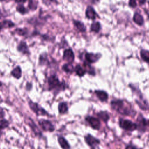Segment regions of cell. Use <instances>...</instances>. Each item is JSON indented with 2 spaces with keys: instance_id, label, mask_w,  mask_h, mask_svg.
<instances>
[{
  "instance_id": "6da1fadb",
  "label": "cell",
  "mask_w": 149,
  "mask_h": 149,
  "mask_svg": "<svg viewBox=\"0 0 149 149\" xmlns=\"http://www.w3.org/2000/svg\"><path fill=\"white\" fill-rule=\"evenodd\" d=\"M111 104L112 109L116 111L119 113L125 115H127L130 114V107H127L123 101L119 100H114L111 101Z\"/></svg>"
},
{
  "instance_id": "7a4b0ae2",
  "label": "cell",
  "mask_w": 149,
  "mask_h": 149,
  "mask_svg": "<svg viewBox=\"0 0 149 149\" xmlns=\"http://www.w3.org/2000/svg\"><path fill=\"white\" fill-rule=\"evenodd\" d=\"M48 85L49 90H57L64 88V85L63 83H60L59 79L55 76H51L48 79Z\"/></svg>"
},
{
  "instance_id": "3957f363",
  "label": "cell",
  "mask_w": 149,
  "mask_h": 149,
  "mask_svg": "<svg viewBox=\"0 0 149 149\" xmlns=\"http://www.w3.org/2000/svg\"><path fill=\"white\" fill-rule=\"evenodd\" d=\"M119 125L123 129L129 131H133L137 127V125L135 123L125 119H120Z\"/></svg>"
},
{
  "instance_id": "277c9868",
  "label": "cell",
  "mask_w": 149,
  "mask_h": 149,
  "mask_svg": "<svg viewBox=\"0 0 149 149\" xmlns=\"http://www.w3.org/2000/svg\"><path fill=\"white\" fill-rule=\"evenodd\" d=\"M29 105L31 110L36 113L37 115H48L47 112L45 110H44L42 107H41L37 103H34L31 101L29 102Z\"/></svg>"
},
{
  "instance_id": "5b68a950",
  "label": "cell",
  "mask_w": 149,
  "mask_h": 149,
  "mask_svg": "<svg viewBox=\"0 0 149 149\" xmlns=\"http://www.w3.org/2000/svg\"><path fill=\"white\" fill-rule=\"evenodd\" d=\"M38 123L41 127L45 131H49V132H53L55 129L54 125L52 123L48 120L41 119L38 121Z\"/></svg>"
},
{
  "instance_id": "8992f818",
  "label": "cell",
  "mask_w": 149,
  "mask_h": 149,
  "mask_svg": "<svg viewBox=\"0 0 149 149\" xmlns=\"http://www.w3.org/2000/svg\"><path fill=\"white\" fill-rule=\"evenodd\" d=\"M84 139L87 144L93 149H94L95 146L100 143V141L98 139H95L90 134H87L86 136H85Z\"/></svg>"
},
{
  "instance_id": "52a82bcc",
  "label": "cell",
  "mask_w": 149,
  "mask_h": 149,
  "mask_svg": "<svg viewBox=\"0 0 149 149\" xmlns=\"http://www.w3.org/2000/svg\"><path fill=\"white\" fill-rule=\"evenodd\" d=\"M86 120L93 129H99L100 127V122L97 118L92 116H87L86 118Z\"/></svg>"
},
{
  "instance_id": "ba28073f",
  "label": "cell",
  "mask_w": 149,
  "mask_h": 149,
  "mask_svg": "<svg viewBox=\"0 0 149 149\" xmlns=\"http://www.w3.org/2000/svg\"><path fill=\"white\" fill-rule=\"evenodd\" d=\"M63 58L69 63H71L74 59V55L72 50L70 49H66L63 52Z\"/></svg>"
},
{
  "instance_id": "9c48e42d",
  "label": "cell",
  "mask_w": 149,
  "mask_h": 149,
  "mask_svg": "<svg viewBox=\"0 0 149 149\" xmlns=\"http://www.w3.org/2000/svg\"><path fill=\"white\" fill-rule=\"evenodd\" d=\"M28 121V124L29 125V126H30V127L31 128L32 130L34 132V133H35L36 135L37 136H41L42 133L40 131V130L39 129V128L36 126V125L34 123V122L33 121V120H31V119L29 118Z\"/></svg>"
},
{
  "instance_id": "30bf717a",
  "label": "cell",
  "mask_w": 149,
  "mask_h": 149,
  "mask_svg": "<svg viewBox=\"0 0 149 149\" xmlns=\"http://www.w3.org/2000/svg\"><path fill=\"white\" fill-rule=\"evenodd\" d=\"M86 59L89 63H93L98 61L100 58L98 54H94L92 53H87L86 54Z\"/></svg>"
},
{
  "instance_id": "8fae6325",
  "label": "cell",
  "mask_w": 149,
  "mask_h": 149,
  "mask_svg": "<svg viewBox=\"0 0 149 149\" xmlns=\"http://www.w3.org/2000/svg\"><path fill=\"white\" fill-rule=\"evenodd\" d=\"M95 12L91 6H88L86 10V16L88 19H95Z\"/></svg>"
},
{
  "instance_id": "7c38bea8",
  "label": "cell",
  "mask_w": 149,
  "mask_h": 149,
  "mask_svg": "<svg viewBox=\"0 0 149 149\" xmlns=\"http://www.w3.org/2000/svg\"><path fill=\"white\" fill-rule=\"evenodd\" d=\"M97 97L99 98L100 100L101 101H105L108 99V94L106 92L101 90H97L95 91Z\"/></svg>"
},
{
  "instance_id": "4fadbf2b",
  "label": "cell",
  "mask_w": 149,
  "mask_h": 149,
  "mask_svg": "<svg viewBox=\"0 0 149 149\" xmlns=\"http://www.w3.org/2000/svg\"><path fill=\"white\" fill-rule=\"evenodd\" d=\"M58 141L61 147L63 149H70V146L66 139L63 137H59L58 138Z\"/></svg>"
},
{
  "instance_id": "5bb4252c",
  "label": "cell",
  "mask_w": 149,
  "mask_h": 149,
  "mask_svg": "<svg viewBox=\"0 0 149 149\" xmlns=\"http://www.w3.org/2000/svg\"><path fill=\"white\" fill-rule=\"evenodd\" d=\"M133 20L136 24H137L140 26L142 25L144 23L143 17H142V16L141 15H140L138 13H136L134 14V17H133Z\"/></svg>"
},
{
  "instance_id": "9a60e30c",
  "label": "cell",
  "mask_w": 149,
  "mask_h": 149,
  "mask_svg": "<svg viewBox=\"0 0 149 149\" xmlns=\"http://www.w3.org/2000/svg\"><path fill=\"white\" fill-rule=\"evenodd\" d=\"M17 49H18V51H19L20 52H21L23 54H26V53L29 52L27 44L24 42H21L20 43V44L19 45V46L17 47Z\"/></svg>"
},
{
  "instance_id": "2e32d148",
  "label": "cell",
  "mask_w": 149,
  "mask_h": 149,
  "mask_svg": "<svg viewBox=\"0 0 149 149\" xmlns=\"http://www.w3.org/2000/svg\"><path fill=\"white\" fill-rule=\"evenodd\" d=\"M12 75L16 79H19L22 76V70L19 66L15 68L11 72Z\"/></svg>"
},
{
  "instance_id": "e0dca14e",
  "label": "cell",
  "mask_w": 149,
  "mask_h": 149,
  "mask_svg": "<svg viewBox=\"0 0 149 149\" xmlns=\"http://www.w3.org/2000/svg\"><path fill=\"white\" fill-rule=\"evenodd\" d=\"M14 26V23L10 20H4L0 23V29L2 28L12 27Z\"/></svg>"
},
{
  "instance_id": "ac0fdd59",
  "label": "cell",
  "mask_w": 149,
  "mask_h": 149,
  "mask_svg": "<svg viewBox=\"0 0 149 149\" xmlns=\"http://www.w3.org/2000/svg\"><path fill=\"white\" fill-rule=\"evenodd\" d=\"M74 25V26L77 28V30H79L80 31H85L86 30V27L84 26V25L80 22L77 21V20H74L73 22Z\"/></svg>"
},
{
  "instance_id": "d6986e66",
  "label": "cell",
  "mask_w": 149,
  "mask_h": 149,
  "mask_svg": "<svg viewBox=\"0 0 149 149\" xmlns=\"http://www.w3.org/2000/svg\"><path fill=\"white\" fill-rule=\"evenodd\" d=\"M74 70L76 74L79 76H83L86 73V70L79 65H77L74 68Z\"/></svg>"
},
{
  "instance_id": "ffe728a7",
  "label": "cell",
  "mask_w": 149,
  "mask_h": 149,
  "mask_svg": "<svg viewBox=\"0 0 149 149\" xmlns=\"http://www.w3.org/2000/svg\"><path fill=\"white\" fill-rule=\"evenodd\" d=\"M58 109L60 113H65L68 111V108L65 102H61L59 104Z\"/></svg>"
},
{
  "instance_id": "44dd1931",
  "label": "cell",
  "mask_w": 149,
  "mask_h": 149,
  "mask_svg": "<svg viewBox=\"0 0 149 149\" xmlns=\"http://www.w3.org/2000/svg\"><path fill=\"white\" fill-rule=\"evenodd\" d=\"M97 115L101 119H102L104 122H107L109 119V116L106 112L101 111L97 113Z\"/></svg>"
},
{
  "instance_id": "7402d4cb",
  "label": "cell",
  "mask_w": 149,
  "mask_h": 149,
  "mask_svg": "<svg viewBox=\"0 0 149 149\" xmlns=\"http://www.w3.org/2000/svg\"><path fill=\"white\" fill-rule=\"evenodd\" d=\"M140 55L142 59L144 61L149 63V51L146 50H142L141 51Z\"/></svg>"
},
{
  "instance_id": "603a6c76",
  "label": "cell",
  "mask_w": 149,
  "mask_h": 149,
  "mask_svg": "<svg viewBox=\"0 0 149 149\" xmlns=\"http://www.w3.org/2000/svg\"><path fill=\"white\" fill-rule=\"evenodd\" d=\"M62 69L64 71H65L67 73H72L73 71V67L71 63L65 64L62 66Z\"/></svg>"
},
{
  "instance_id": "cb8c5ba5",
  "label": "cell",
  "mask_w": 149,
  "mask_h": 149,
  "mask_svg": "<svg viewBox=\"0 0 149 149\" xmlns=\"http://www.w3.org/2000/svg\"><path fill=\"white\" fill-rule=\"evenodd\" d=\"M100 29V24L98 22H94L91 26V30L94 32H98Z\"/></svg>"
},
{
  "instance_id": "d4e9b609",
  "label": "cell",
  "mask_w": 149,
  "mask_h": 149,
  "mask_svg": "<svg viewBox=\"0 0 149 149\" xmlns=\"http://www.w3.org/2000/svg\"><path fill=\"white\" fill-rule=\"evenodd\" d=\"M37 3L36 2H34L33 0H29V7L31 10L36 9H37Z\"/></svg>"
},
{
  "instance_id": "484cf974",
  "label": "cell",
  "mask_w": 149,
  "mask_h": 149,
  "mask_svg": "<svg viewBox=\"0 0 149 149\" xmlns=\"http://www.w3.org/2000/svg\"><path fill=\"white\" fill-rule=\"evenodd\" d=\"M9 125V122L6 120H0V130L7 127Z\"/></svg>"
},
{
  "instance_id": "4316f807",
  "label": "cell",
  "mask_w": 149,
  "mask_h": 149,
  "mask_svg": "<svg viewBox=\"0 0 149 149\" xmlns=\"http://www.w3.org/2000/svg\"><path fill=\"white\" fill-rule=\"evenodd\" d=\"M16 10L22 14H24L27 12V9L24 7L23 5H19L17 6Z\"/></svg>"
},
{
  "instance_id": "83f0119b",
  "label": "cell",
  "mask_w": 149,
  "mask_h": 149,
  "mask_svg": "<svg viewBox=\"0 0 149 149\" xmlns=\"http://www.w3.org/2000/svg\"><path fill=\"white\" fill-rule=\"evenodd\" d=\"M85 65V68H86V70L87 71V72L89 73V74H94L95 73H94V69L90 66L88 64H84Z\"/></svg>"
},
{
  "instance_id": "f1b7e54d",
  "label": "cell",
  "mask_w": 149,
  "mask_h": 149,
  "mask_svg": "<svg viewBox=\"0 0 149 149\" xmlns=\"http://www.w3.org/2000/svg\"><path fill=\"white\" fill-rule=\"evenodd\" d=\"M129 5L132 8H134L136 6L137 3L136 2V0H129Z\"/></svg>"
},
{
  "instance_id": "f546056e",
  "label": "cell",
  "mask_w": 149,
  "mask_h": 149,
  "mask_svg": "<svg viewBox=\"0 0 149 149\" xmlns=\"http://www.w3.org/2000/svg\"><path fill=\"white\" fill-rule=\"evenodd\" d=\"M16 32L17 34H20V35H22V36H23V34H24V33H25L26 31H25L24 29H17V30H16Z\"/></svg>"
},
{
  "instance_id": "4dcf8cb0",
  "label": "cell",
  "mask_w": 149,
  "mask_h": 149,
  "mask_svg": "<svg viewBox=\"0 0 149 149\" xmlns=\"http://www.w3.org/2000/svg\"><path fill=\"white\" fill-rule=\"evenodd\" d=\"M5 115V112H3V110L2 108L0 107V118H3Z\"/></svg>"
},
{
  "instance_id": "1f68e13d",
  "label": "cell",
  "mask_w": 149,
  "mask_h": 149,
  "mask_svg": "<svg viewBox=\"0 0 149 149\" xmlns=\"http://www.w3.org/2000/svg\"><path fill=\"white\" fill-rule=\"evenodd\" d=\"M126 149H136V148L134 147H133V146L130 145V146H127L126 147Z\"/></svg>"
},
{
  "instance_id": "d6a6232c",
  "label": "cell",
  "mask_w": 149,
  "mask_h": 149,
  "mask_svg": "<svg viewBox=\"0 0 149 149\" xmlns=\"http://www.w3.org/2000/svg\"><path fill=\"white\" fill-rule=\"evenodd\" d=\"M15 1L17 3H23L26 1V0H15Z\"/></svg>"
},
{
  "instance_id": "836d02e7",
  "label": "cell",
  "mask_w": 149,
  "mask_h": 149,
  "mask_svg": "<svg viewBox=\"0 0 149 149\" xmlns=\"http://www.w3.org/2000/svg\"><path fill=\"white\" fill-rule=\"evenodd\" d=\"M138 1H139V3L141 5V4H143V3L145 2L146 0H138Z\"/></svg>"
},
{
  "instance_id": "e575fe53",
  "label": "cell",
  "mask_w": 149,
  "mask_h": 149,
  "mask_svg": "<svg viewBox=\"0 0 149 149\" xmlns=\"http://www.w3.org/2000/svg\"><path fill=\"white\" fill-rule=\"evenodd\" d=\"M147 125H149V120H147Z\"/></svg>"
},
{
  "instance_id": "d590c367",
  "label": "cell",
  "mask_w": 149,
  "mask_h": 149,
  "mask_svg": "<svg viewBox=\"0 0 149 149\" xmlns=\"http://www.w3.org/2000/svg\"><path fill=\"white\" fill-rule=\"evenodd\" d=\"M6 1V0H0V1Z\"/></svg>"
}]
</instances>
